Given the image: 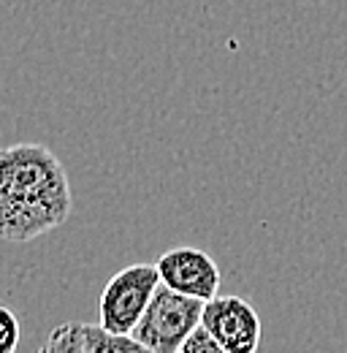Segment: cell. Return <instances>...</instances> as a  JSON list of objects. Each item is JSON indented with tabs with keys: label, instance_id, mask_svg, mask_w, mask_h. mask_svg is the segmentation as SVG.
Wrapping results in <instances>:
<instances>
[{
	"label": "cell",
	"instance_id": "obj_1",
	"mask_svg": "<svg viewBox=\"0 0 347 353\" xmlns=\"http://www.w3.org/2000/svg\"><path fill=\"white\" fill-rule=\"evenodd\" d=\"M74 193L60 158L36 141L0 150V239L25 245L60 228Z\"/></svg>",
	"mask_w": 347,
	"mask_h": 353
},
{
	"label": "cell",
	"instance_id": "obj_8",
	"mask_svg": "<svg viewBox=\"0 0 347 353\" xmlns=\"http://www.w3.org/2000/svg\"><path fill=\"white\" fill-rule=\"evenodd\" d=\"M179 353H222V348H220V343H217L215 337L209 334V329L204 323H198L187 334V340L182 343V351Z\"/></svg>",
	"mask_w": 347,
	"mask_h": 353
},
{
	"label": "cell",
	"instance_id": "obj_5",
	"mask_svg": "<svg viewBox=\"0 0 347 353\" xmlns=\"http://www.w3.org/2000/svg\"><path fill=\"white\" fill-rule=\"evenodd\" d=\"M155 266L160 272V283H166L179 294H187L204 302L217 296V288H220L217 261L198 248H190V245L171 248L155 261Z\"/></svg>",
	"mask_w": 347,
	"mask_h": 353
},
{
	"label": "cell",
	"instance_id": "obj_2",
	"mask_svg": "<svg viewBox=\"0 0 347 353\" xmlns=\"http://www.w3.org/2000/svg\"><path fill=\"white\" fill-rule=\"evenodd\" d=\"M204 299L187 296L160 283L130 337L149 353H179L187 334L201 323Z\"/></svg>",
	"mask_w": 347,
	"mask_h": 353
},
{
	"label": "cell",
	"instance_id": "obj_7",
	"mask_svg": "<svg viewBox=\"0 0 347 353\" xmlns=\"http://www.w3.org/2000/svg\"><path fill=\"white\" fill-rule=\"evenodd\" d=\"M19 318L14 310L0 305V353H14L19 348Z\"/></svg>",
	"mask_w": 347,
	"mask_h": 353
},
{
	"label": "cell",
	"instance_id": "obj_3",
	"mask_svg": "<svg viewBox=\"0 0 347 353\" xmlns=\"http://www.w3.org/2000/svg\"><path fill=\"white\" fill-rule=\"evenodd\" d=\"M158 285H160V272L155 264H130L120 269L106 283L98 299L101 326H106L114 334H130Z\"/></svg>",
	"mask_w": 347,
	"mask_h": 353
},
{
	"label": "cell",
	"instance_id": "obj_6",
	"mask_svg": "<svg viewBox=\"0 0 347 353\" xmlns=\"http://www.w3.org/2000/svg\"><path fill=\"white\" fill-rule=\"evenodd\" d=\"M133 353L144 351L130 334H114L106 326L98 323H79V321H68L60 323L49 332L43 353Z\"/></svg>",
	"mask_w": 347,
	"mask_h": 353
},
{
	"label": "cell",
	"instance_id": "obj_4",
	"mask_svg": "<svg viewBox=\"0 0 347 353\" xmlns=\"http://www.w3.org/2000/svg\"><path fill=\"white\" fill-rule=\"evenodd\" d=\"M201 323L220 343L222 353H255L260 345V318L242 296H212L204 302Z\"/></svg>",
	"mask_w": 347,
	"mask_h": 353
}]
</instances>
